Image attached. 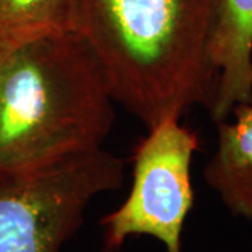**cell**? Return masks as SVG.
I'll return each mask as SVG.
<instances>
[{
    "label": "cell",
    "instance_id": "6",
    "mask_svg": "<svg viewBox=\"0 0 252 252\" xmlns=\"http://www.w3.org/2000/svg\"><path fill=\"white\" fill-rule=\"evenodd\" d=\"M217 124L216 152L203 177L233 215L252 220V101L235 105Z\"/></svg>",
    "mask_w": 252,
    "mask_h": 252
},
{
    "label": "cell",
    "instance_id": "2",
    "mask_svg": "<svg viewBox=\"0 0 252 252\" xmlns=\"http://www.w3.org/2000/svg\"><path fill=\"white\" fill-rule=\"evenodd\" d=\"M114 102L77 31L20 44L0 72V171L102 149L115 122Z\"/></svg>",
    "mask_w": 252,
    "mask_h": 252
},
{
    "label": "cell",
    "instance_id": "9",
    "mask_svg": "<svg viewBox=\"0 0 252 252\" xmlns=\"http://www.w3.org/2000/svg\"><path fill=\"white\" fill-rule=\"evenodd\" d=\"M251 64H252V56H251Z\"/></svg>",
    "mask_w": 252,
    "mask_h": 252
},
{
    "label": "cell",
    "instance_id": "7",
    "mask_svg": "<svg viewBox=\"0 0 252 252\" xmlns=\"http://www.w3.org/2000/svg\"><path fill=\"white\" fill-rule=\"evenodd\" d=\"M77 31L76 0H0V36Z\"/></svg>",
    "mask_w": 252,
    "mask_h": 252
},
{
    "label": "cell",
    "instance_id": "3",
    "mask_svg": "<svg viewBox=\"0 0 252 252\" xmlns=\"http://www.w3.org/2000/svg\"><path fill=\"white\" fill-rule=\"evenodd\" d=\"M125 161L104 149L0 171V252H61L93 199L117 190Z\"/></svg>",
    "mask_w": 252,
    "mask_h": 252
},
{
    "label": "cell",
    "instance_id": "5",
    "mask_svg": "<svg viewBox=\"0 0 252 252\" xmlns=\"http://www.w3.org/2000/svg\"><path fill=\"white\" fill-rule=\"evenodd\" d=\"M252 0H217L209 59L217 74L209 108L215 122L252 101Z\"/></svg>",
    "mask_w": 252,
    "mask_h": 252
},
{
    "label": "cell",
    "instance_id": "1",
    "mask_svg": "<svg viewBox=\"0 0 252 252\" xmlns=\"http://www.w3.org/2000/svg\"><path fill=\"white\" fill-rule=\"evenodd\" d=\"M112 98L149 130L192 107L210 108L217 74L209 59L217 0H76Z\"/></svg>",
    "mask_w": 252,
    "mask_h": 252
},
{
    "label": "cell",
    "instance_id": "8",
    "mask_svg": "<svg viewBox=\"0 0 252 252\" xmlns=\"http://www.w3.org/2000/svg\"><path fill=\"white\" fill-rule=\"evenodd\" d=\"M35 38V36H34ZM31 38H18V36H0V72H1V67L6 62L7 56L10 52L18 46L20 44L26 42Z\"/></svg>",
    "mask_w": 252,
    "mask_h": 252
},
{
    "label": "cell",
    "instance_id": "4",
    "mask_svg": "<svg viewBox=\"0 0 252 252\" xmlns=\"http://www.w3.org/2000/svg\"><path fill=\"white\" fill-rule=\"evenodd\" d=\"M135 153L133 184L117 210L102 217L104 252H117L130 235H150L167 252H182V230L193 205L190 162L198 136L168 119L149 130Z\"/></svg>",
    "mask_w": 252,
    "mask_h": 252
}]
</instances>
